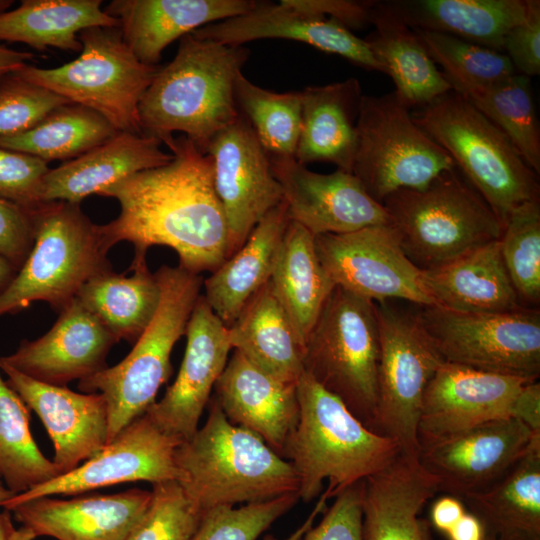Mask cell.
Masks as SVG:
<instances>
[{"mask_svg": "<svg viewBox=\"0 0 540 540\" xmlns=\"http://www.w3.org/2000/svg\"><path fill=\"white\" fill-rule=\"evenodd\" d=\"M173 159L123 179L99 195L116 199L120 213L101 225L111 249L134 245L135 257L152 246H167L181 268L213 272L227 258L228 227L213 181L212 158L182 135L166 145Z\"/></svg>", "mask_w": 540, "mask_h": 540, "instance_id": "1", "label": "cell"}, {"mask_svg": "<svg viewBox=\"0 0 540 540\" xmlns=\"http://www.w3.org/2000/svg\"><path fill=\"white\" fill-rule=\"evenodd\" d=\"M249 57L244 46L180 39L175 57L158 69L139 107L142 135L167 145L181 132L206 154L211 140L240 116L235 84Z\"/></svg>", "mask_w": 540, "mask_h": 540, "instance_id": "2", "label": "cell"}, {"mask_svg": "<svg viewBox=\"0 0 540 540\" xmlns=\"http://www.w3.org/2000/svg\"><path fill=\"white\" fill-rule=\"evenodd\" d=\"M296 390L299 417L282 457L298 476L299 499L316 498L324 480L330 497H335L388 466L400 453L393 440L371 431L306 372Z\"/></svg>", "mask_w": 540, "mask_h": 540, "instance_id": "3", "label": "cell"}, {"mask_svg": "<svg viewBox=\"0 0 540 540\" xmlns=\"http://www.w3.org/2000/svg\"><path fill=\"white\" fill-rule=\"evenodd\" d=\"M179 483L204 512L298 494L292 465L253 432L231 423L214 400L204 425L175 451Z\"/></svg>", "mask_w": 540, "mask_h": 540, "instance_id": "4", "label": "cell"}, {"mask_svg": "<svg viewBox=\"0 0 540 540\" xmlns=\"http://www.w3.org/2000/svg\"><path fill=\"white\" fill-rule=\"evenodd\" d=\"M412 117L449 154L503 228L517 208L539 200L537 174L507 136L459 93H445Z\"/></svg>", "mask_w": 540, "mask_h": 540, "instance_id": "5", "label": "cell"}, {"mask_svg": "<svg viewBox=\"0 0 540 540\" xmlns=\"http://www.w3.org/2000/svg\"><path fill=\"white\" fill-rule=\"evenodd\" d=\"M160 303L152 321L118 364L79 381L83 393H101L107 404L110 442L155 402L171 376V352L185 334L203 286L200 274L162 265L155 273Z\"/></svg>", "mask_w": 540, "mask_h": 540, "instance_id": "6", "label": "cell"}, {"mask_svg": "<svg viewBox=\"0 0 540 540\" xmlns=\"http://www.w3.org/2000/svg\"><path fill=\"white\" fill-rule=\"evenodd\" d=\"M34 244L16 277L0 294V316L33 302H47L59 313L92 277L111 270L101 225L79 203L43 202L33 209Z\"/></svg>", "mask_w": 540, "mask_h": 540, "instance_id": "7", "label": "cell"}, {"mask_svg": "<svg viewBox=\"0 0 540 540\" xmlns=\"http://www.w3.org/2000/svg\"><path fill=\"white\" fill-rule=\"evenodd\" d=\"M382 204L404 253L423 271L498 240L503 232L493 210L457 167L423 189L398 190Z\"/></svg>", "mask_w": 540, "mask_h": 540, "instance_id": "8", "label": "cell"}, {"mask_svg": "<svg viewBox=\"0 0 540 540\" xmlns=\"http://www.w3.org/2000/svg\"><path fill=\"white\" fill-rule=\"evenodd\" d=\"M379 330L374 302L335 286L304 346V371L372 431Z\"/></svg>", "mask_w": 540, "mask_h": 540, "instance_id": "9", "label": "cell"}, {"mask_svg": "<svg viewBox=\"0 0 540 540\" xmlns=\"http://www.w3.org/2000/svg\"><path fill=\"white\" fill-rule=\"evenodd\" d=\"M79 40L82 49L72 61L53 68L27 64L15 73L94 110L119 132L142 135L138 107L159 67L140 62L119 27H91Z\"/></svg>", "mask_w": 540, "mask_h": 540, "instance_id": "10", "label": "cell"}, {"mask_svg": "<svg viewBox=\"0 0 540 540\" xmlns=\"http://www.w3.org/2000/svg\"><path fill=\"white\" fill-rule=\"evenodd\" d=\"M410 110L395 91L363 95L360 101L352 173L381 204L398 190L423 189L456 168L449 154L415 123Z\"/></svg>", "mask_w": 540, "mask_h": 540, "instance_id": "11", "label": "cell"}, {"mask_svg": "<svg viewBox=\"0 0 540 540\" xmlns=\"http://www.w3.org/2000/svg\"><path fill=\"white\" fill-rule=\"evenodd\" d=\"M375 305L380 353L372 431L393 440L401 454L418 456L424 391L445 361L416 314Z\"/></svg>", "mask_w": 540, "mask_h": 540, "instance_id": "12", "label": "cell"}, {"mask_svg": "<svg viewBox=\"0 0 540 540\" xmlns=\"http://www.w3.org/2000/svg\"><path fill=\"white\" fill-rule=\"evenodd\" d=\"M416 314L445 362L537 381L540 312L523 307L499 313H463L422 306Z\"/></svg>", "mask_w": 540, "mask_h": 540, "instance_id": "13", "label": "cell"}, {"mask_svg": "<svg viewBox=\"0 0 540 540\" xmlns=\"http://www.w3.org/2000/svg\"><path fill=\"white\" fill-rule=\"evenodd\" d=\"M319 260L335 286L374 303L403 299L435 306L423 270L404 253L394 226L315 236Z\"/></svg>", "mask_w": 540, "mask_h": 540, "instance_id": "14", "label": "cell"}, {"mask_svg": "<svg viewBox=\"0 0 540 540\" xmlns=\"http://www.w3.org/2000/svg\"><path fill=\"white\" fill-rule=\"evenodd\" d=\"M182 442L162 431L144 413L122 429L102 450L74 470L14 495L4 505L43 496L79 495L119 483L179 481L175 451Z\"/></svg>", "mask_w": 540, "mask_h": 540, "instance_id": "15", "label": "cell"}, {"mask_svg": "<svg viewBox=\"0 0 540 540\" xmlns=\"http://www.w3.org/2000/svg\"><path fill=\"white\" fill-rule=\"evenodd\" d=\"M206 154L212 158L214 187L227 221L228 258L283 201V192L268 154L241 113L211 140Z\"/></svg>", "mask_w": 540, "mask_h": 540, "instance_id": "16", "label": "cell"}, {"mask_svg": "<svg viewBox=\"0 0 540 540\" xmlns=\"http://www.w3.org/2000/svg\"><path fill=\"white\" fill-rule=\"evenodd\" d=\"M539 435L511 417L492 420L421 442L418 460L439 493L462 498L496 482Z\"/></svg>", "mask_w": 540, "mask_h": 540, "instance_id": "17", "label": "cell"}, {"mask_svg": "<svg viewBox=\"0 0 540 540\" xmlns=\"http://www.w3.org/2000/svg\"><path fill=\"white\" fill-rule=\"evenodd\" d=\"M270 163L281 185L289 220L314 236L392 224L383 204L367 193L353 173L340 169L316 173L294 158L270 159Z\"/></svg>", "mask_w": 540, "mask_h": 540, "instance_id": "18", "label": "cell"}, {"mask_svg": "<svg viewBox=\"0 0 540 540\" xmlns=\"http://www.w3.org/2000/svg\"><path fill=\"white\" fill-rule=\"evenodd\" d=\"M186 348L174 383L145 413L164 432L182 441L198 430L211 392L232 350L228 327L200 295L188 320Z\"/></svg>", "mask_w": 540, "mask_h": 540, "instance_id": "19", "label": "cell"}, {"mask_svg": "<svg viewBox=\"0 0 540 540\" xmlns=\"http://www.w3.org/2000/svg\"><path fill=\"white\" fill-rule=\"evenodd\" d=\"M528 382L532 381L444 362L424 391L419 444L510 417L513 399Z\"/></svg>", "mask_w": 540, "mask_h": 540, "instance_id": "20", "label": "cell"}, {"mask_svg": "<svg viewBox=\"0 0 540 540\" xmlns=\"http://www.w3.org/2000/svg\"><path fill=\"white\" fill-rule=\"evenodd\" d=\"M52 328L36 340H23L11 355L0 357L23 375L42 383L66 386L107 366L116 338L75 298L58 313Z\"/></svg>", "mask_w": 540, "mask_h": 540, "instance_id": "21", "label": "cell"}, {"mask_svg": "<svg viewBox=\"0 0 540 540\" xmlns=\"http://www.w3.org/2000/svg\"><path fill=\"white\" fill-rule=\"evenodd\" d=\"M0 369L7 384L41 419L61 474L74 470L107 444V404L101 393H78L66 386L42 383L2 362Z\"/></svg>", "mask_w": 540, "mask_h": 540, "instance_id": "22", "label": "cell"}, {"mask_svg": "<svg viewBox=\"0 0 540 540\" xmlns=\"http://www.w3.org/2000/svg\"><path fill=\"white\" fill-rule=\"evenodd\" d=\"M192 34L221 44L243 46L259 39H286L338 55L366 70L385 74L364 39L340 23L299 12L284 0L258 1L249 12L203 26Z\"/></svg>", "mask_w": 540, "mask_h": 540, "instance_id": "23", "label": "cell"}, {"mask_svg": "<svg viewBox=\"0 0 540 540\" xmlns=\"http://www.w3.org/2000/svg\"><path fill=\"white\" fill-rule=\"evenodd\" d=\"M151 498V491L141 489L111 495L76 496L68 500L43 496L15 504L7 510L36 537L126 540Z\"/></svg>", "mask_w": 540, "mask_h": 540, "instance_id": "24", "label": "cell"}, {"mask_svg": "<svg viewBox=\"0 0 540 540\" xmlns=\"http://www.w3.org/2000/svg\"><path fill=\"white\" fill-rule=\"evenodd\" d=\"M214 390V401L231 423L259 436L282 457L299 417L296 384L268 375L233 350Z\"/></svg>", "mask_w": 540, "mask_h": 540, "instance_id": "25", "label": "cell"}, {"mask_svg": "<svg viewBox=\"0 0 540 540\" xmlns=\"http://www.w3.org/2000/svg\"><path fill=\"white\" fill-rule=\"evenodd\" d=\"M253 0H113L104 11L120 23L122 38L143 64L157 66L176 39L251 11Z\"/></svg>", "mask_w": 540, "mask_h": 540, "instance_id": "26", "label": "cell"}, {"mask_svg": "<svg viewBox=\"0 0 540 540\" xmlns=\"http://www.w3.org/2000/svg\"><path fill=\"white\" fill-rule=\"evenodd\" d=\"M437 493L435 478L418 456L399 453L363 480V540H431L430 523L420 514Z\"/></svg>", "mask_w": 540, "mask_h": 540, "instance_id": "27", "label": "cell"}, {"mask_svg": "<svg viewBox=\"0 0 540 540\" xmlns=\"http://www.w3.org/2000/svg\"><path fill=\"white\" fill-rule=\"evenodd\" d=\"M157 138L118 132L81 156L49 169L43 179L42 202L81 203L139 172L168 164L173 155Z\"/></svg>", "mask_w": 540, "mask_h": 540, "instance_id": "28", "label": "cell"}, {"mask_svg": "<svg viewBox=\"0 0 540 540\" xmlns=\"http://www.w3.org/2000/svg\"><path fill=\"white\" fill-rule=\"evenodd\" d=\"M362 96L356 78L301 90V129L295 160L305 166L328 162L352 173Z\"/></svg>", "mask_w": 540, "mask_h": 540, "instance_id": "29", "label": "cell"}, {"mask_svg": "<svg viewBox=\"0 0 540 540\" xmlns=\"http://www.w3.org/2000/svg\"><path fill=\"white\" fill-rule=\"evenodd\" d=\"M435 306L463 313H499L525 307L494 240L439 267L423 271Z\"/></svg>", "mask_w": 540, "mask_h": 540, "instance_id": "30", "label": "cell"}, {"mask_svg": "<svg viewBox=\"0 0 540 540\" xmlns=\"http://www.w3.org/2000/svg\"><path fill=\"white\" fill-rule=\"evenodd\" d=\"M289 221L282 201L262 217L244 244L203 280V297L227 327L269 282Z\"/></svg>", "mask_w": 540, "mask_h": 540, "instance_id": "31", "label": "cell"}, {"mask_svg": "<svg viewBox=\"0 0 540 540\" xmlns=\"http://www.w3.org/2000/svg\"><path fill=\"white\" fill-rule=\"evenodd\" d=\"M497 540H540V435L488 488L460 498Z\"/></svg>", "mask_w": 540, "mask_h": 540, "instance_id": "32", "label": "cell"}, {"mask_svg": "<svg viewBox=\"0 0 540 540\" xmlns=\"http://www.w3.org/2000/svg\"><path fill=\"white\" fill-rule=\"evenodd\" d=\"M371 25L364 40L405 105L420 108L452 90L413 29L385 1H375Z\"/></svg>", "mask_w": 540, "mask_h": 540, "instance_id": "33", "label": "cell"}, {"mask_svg": "<svg viewBox=\"0 0 540 540\" xmlns=\"http://www.w3.org/2000/svg\"><path fill=\"white\" fill-rule=\"evenodd\" d=\"M414 29L451 35L503 52L508 32L527 16V0H388Z\"/></svg>", "mask_w": 540, "mask_h": 540, "instance_id": "34", "label": "cell"}, {"mask_svg": "<svg viewBox=\"0 0 540 540\" xmlns=\"http://www.w3.org/2000/svg\"><path fill=\"white\" fill-rule=\"evenodd\" d=\"M303 347L318 316L335 288L315 247V236L289 221L269 280Z\"/></svg>", "mask_w": 540, "mask_h": 540, "instance_id": "35", "label": "cell"}, {"mask_svg": "<svg viewBox=\"0 0 540 540\" xmlns=\"http://www.w3.org/2000/svg\"><path fill=\"white\" fill-rule=\"evenodd\" d=\"M228 331L232 350L268 375L296 384L305 372L303 347L269 282L247 302Z\"/></svg>", "mask_w": 540, "mask_h": 540, "instance_id": "36", "label": "cell"}, {"mask_svg": "<svg viewBox=\"0 0 540 540\" xmlns=\"http://www.w3.org/2000/svg\"><path fill=\"white\" fill-rule=\"evenodd\" d=\"M131 276L111 270L88 280L76 298L116 338L135 343L152 321L160 303V287L146 257H135Z\"/></svg>", "mask_w": 540, "mask_h": 540, "instance_id": "37", "label": "cell"}, {"mask_svg": "<svg viewBox=\"0 0 540 540\" xmlns=\"http://www.w3.org/2000/svg\"><path fill=\"white\" fill-rule=\"evenodd\" d=\"M101 4V0H22L17 8L0 13V41L24 43L38 51L80 52L81 31L120 26Z\"/></svg>", "mask_w": 540, "mask_h": 540, "instance_id": "38", "label": "cell"}, {"mask_svg": "<svg viewBox=\"0 0 540 540\" xmlns=\"http://www.w3.org/2000/svg\"><path fill=\"white\" fill-rule=\"evenodd\" d=\"M119 131L102 115L79 104H66L32 129L1 137L0 147L30 154L45 162L72 160L106 142Z\"/></svg>", "mask_w": 540, "mask_h": 540, "instance_id": "39", "label": "cell"}, {"mask_svg": "<svg viewBox=\"0 0 540 540\" xmlns=\"http://www.w3.org/2000/svg\"><path fill=\"white\" fill-rule=\"evenodd\" d=\"M0 473L14 494L61 475L38 448L30 431V409L3 380L0 369Z\"/></svg>", "mask_w": 540, "mask_h": 540, "instance_id": "40", "label": "cell"}, {"mask_svg": "<svg viewBox=\"0 0 540 540\" xmlns=\"http://www.w3.org/2000/svg\"><path fill=\"white\" fill-rule=\"evenodd\" d=\"M495 124L528 166L540 173V133L530 78L518 73L491 86L459 93Z\"/></svg>", "mask_w": 540, "mask_h": 540, "instance_id": "41", "label": "cell"}, {"mask_svg": "<svg viewBox=\"0 0 540 540\" xmlns=\"http://www.w3.org/2000/svg\"><path fill=\"white\" fill-rule=\"evenodd\" d=\"M239 112L270 159H295L301 129V91L264 89L243 73L235 84Z\"/></svg>", "mask_w": 540, "mask_h": 540, "instance_id": "42", "label": "cell"}, {"mask_svg": "<svg viewBox=\"0 0 540 540\" xmlns=\"http://www.w3.org/2000/svg\"><path fill=\"white\" fill-rule=\"evenodd\" d=\"M412 29L457 93L491 86L517 73L503 52L451 35Z\"/></svg>", "mask_w": 540, "mask_h": 540, "instance_id": "43", "label": "cell"}, {"mask_svg": "<svg viewBox=\"0 0 540 540\" xmlns=\"http://www.w3.org/2000/svg\"><path fill=\"white\" fill-rule=\"evenodd\" d=\"M499 241L505 268L520 302L538 304L540 301L539 200L520 206L510 215Z\"/></svg>", "mask_w": 540, "mask_h": 540, "instance_id": "44", "label": "cell"}, {"mask_svg": "<svg viewBox=\"0 0 540 540\" xmlns=\"http://www.w3.org/2000/svg\"><path fill=\"white\" fill-rule=\"evenodd\" d=\"M152 486L150 504L126 540H190L205 512L176 480Z\"/></svg>", "mask_w": 540, "mask_h": 540, "instance_id": "45", "label": "cell"}, {"mask_svg": "<svg viewBox=\"0 0 540 540\" xmlns=\"http://www.w3.org/2000/svg\"><path fill=\"white\" fill-rule=\"evenodd\" d=\"M298 500V494L293 493L238 508L221 506L210 509L205 512L190 540H257Z\"/></svg>", "mask_w": 540, "mask_h": 540, "instance_id": "46", "label": "cell"}, {"mask_svg": "<svg viewBox=\"0 0 540 540\" xmlns=\"http://www.w3.org/2000/svg\"><path fill=\"white\" fill-rule=\"evenodd\" d=\"M71 102L16 73L0 79V138L26 132Z\"/></svg>", "mask_w": 540, "mask_h": 540, "instance_id": "47", "label": "cell"}, {"mask_svg": "<svg viewBox=\"0 0 540 540\" xmlns=\"http://www.w3.org/2000/svg\"><path fill=\"white\" fill-rule=\"evenodd\" d=\"M48 163L30 154L0 147V198L33 210L42 202Z\"/></svg>", "mask_w": 540, "mask_h": 540, "instance_id": "48", "label": "cell"}, {"mask_svg": "<svg viewBox=\"0 0 540 540\" xmlns=\"http://www.w3.org/2000/svg\"><path fill=\"white\" fill-rule=\"evenodd\" d=\"M362 497L363 480L337 494L319 524L312 526L302 539L363 540Z\"/></svg>", "mask_w": 540, "mask_h": 540, "instance_id": "49", "label": "cell"}, {"mask_svg": "<svg viewBox=\"0 0 540 540\" xmlns=\"http://www.w3.org/2000/svg\"><path fill=\"white\" fill-rule=\"evenodd\" d=\"M527 4V16L506 35L503 53L515 72L530 78L540 74V1L527 0Z\"/></svg>", "mask_w": 540, "mask_h": 540, "instance_id": "50", "label": "cell"}, {"mask_svg": "<svg viewBox=\"0 0 540 540\" xmlns=\"http://www.w3.org/2000/svg\"><path fill=\"white\" fill-rule=\"evenodd\" d=\"M33 210L0 198V257L17 271L34 244Z\"/></svg>", "mask_w": 540, "mask_h": 540, "instance_id": "51", "label": "cell"}, {"mask_svg": "<svg viewBox=\"0 0 540 540\" xmlns=\"http://www.w3.org/2000/svg\"><path fill=\"white\" fill-rule=\"evenodd\" d=\"M299 12L316 18L332 19L349 30L371 25L375 1L357 0H284Z\"/></svg>", "mask_w": 540, "mask_h": 540, "instance_id": "52", "label": "cell"}, {"mask_svg": "<svg viewBox=\"0 0 540 540\" xmlns=\"http://www.w3.org/2000/svg\"><path fill=\"white\" fill-rule=\"evenodd\" d=\"M509 416L523 423L533 433L540 434V383H526L513 399Z\"/></svg>", "mask_w": 540, "mask_h": 540, "instance_id": "53", "label": "cell"}, {"mask_svg": "<svg viewBox=\"0 0 540 540\" xmlns=\"http://www.w3.org/2000/svg\"><path fill=\"white\" fill-rule=\"evenodd\" d=\"M466 511L467 509L460 498L444 494L432 504L430 523L445 535Z\"/></svg>", "mask_w": 540, "mask_h": 540, "instance_id": "54", "label": "cell"}, {"mask_svg": "<svg viewBox=\"0 0 540 540\" xmlns=\"http://www.w3.org/2000/svg\"><path fill=\"white\" fill-rule=\"evenodd\" d=\"M445 536L447 540H484L486 532L481 521L467 510Z\"/></svg>", "mask_w": 540, "mask_h": 540, "instance_id": "55", "label": "cell"}, {"mask_svg": "<svg viewBox=\"0 0 540 540\" xmlns=\"http://www.w3.org/2000/svg\"><path fill=\"white\" fill-rule=\"evenodd\" d=\"M34 57L33 53L22 52L0 45V79L19 71Z\"/></svg>", "mask_w": 540, "mask_h": 540, "instance_id": "56", "label": "cell"}, {"mask_svg": "<svg viewBox=\"0 0 540 540\" xmlns=\"http://www.w3.org/2000/svg\"><path fill=\"white\" fill-rule=\"evenodd\" d=\"M330 498L328 492L325 490L323 494H321L318 502L316 503L315 507L311 511L310 515L307 517V519L303 522V524L297 528L293 533H291L289 536H287L284 539H278L272 535H267L263 538V540H302L305 533L313 526L314 520L317 517V515L324 511L326 508V501Z\"/></svg>", "mask_w": 540, "mask_h": 540, "instance_id": "57", "label": "cell"}, {"mask_svg": "<svg viewBox=\"0 0 540 540\" xmlns=\"http://www.w3.org/2000/svg\"><path fill=\"white\" fill-rule=\"evenodd\" d=\"M17 273L11 263L0 257V294L10 285Z\"/></svg>", "mask_w": 540, "mask_h": 540, "instance_id": "58", "label": "cell"}, {"mask_svg": "<svg viewBox=\"0 0 540 540\" xmlns=\"http://www.w3.org/2000/svg\"><path fill=\"white\" fill-rule=\"evenodd\" d=\"M17 529L14 528L11 512L4 509L0 512V540H12Z\"/></svg>", "mask_w": 540, "mask_h": 540, "instance_id": "59", "label": "cell"}, {"mask_svg": "<svg viewBox=\"0 0 540 540\" xmlns=\"http://www.w3.org/2000/svg\"><path fill=\"white\" fill-rule=\"evenodd\" d=\"M36 535L28 528L21 527L17 529L12 540H34Z\"/></svg>", "mask_w": 540, "mask_h": 540, "instance_id": "60", "label": "cell"}, {"mask_svg": "<svg viewBox=\"0 0 540 540\" xmlns=\"http://www.w3.org/2000/svg\"><path fill=\"white\" fill-rule=\"evenodd\" d=\"M13 496L14 494L7 488L0 473V506L3 507V505Z\"/></svg>", "mask_w": 540, "mask_h": 540, "instance_id": "61", "label": "cell"}, {"mask_svg": "<svg viewBox=\"0 0 540 540\" xmlns=\"http://www.w3.org/2000/svg\"><path fill=\"white\" fill-rule=\"evenodd\" d=\"M13 3L11 0H0V13L7 11Z\"/></svg>", "mask_w": 540, "mask_h": 540, "instance_id": "62", "label": "cell"}, {"mask_svg": "<svg viewBox=\"0 0 540 540\" xmlns=\"http://www.w3.org/2000/svg\"><path fill=\"white\" fill-rule=\"evenodd\" d=\"M484 540H497V539H495V538H493V537H490V536L486 535V537H485Z\"/></svg>", "mask_w": 540, "mask_h": 540, "instance_id": "63", "label": "cell"}]
</instances>
